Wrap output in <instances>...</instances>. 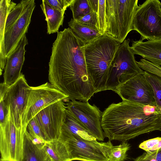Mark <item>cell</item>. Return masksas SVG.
Wrapping results in <instances>:
<instances>
[{
	"mask_svg": "<svg viewBox=\"0 0 161 161\" xmlns=\"http://www.w3.org/2000/svg\"><path fill=\"white\" fill-rule=\"evenodd\" d=\"M31 87L21 73L19 79L8 87L3 98L0 99L3 100L8 107H10L15 125L22 132L21 119Z\"/></svg>",
	"mask_w": 161,
	"mask_h": 161,
	"instance_id": "cell-13",
	"label": "cell"
},
{
	"mask_svg": "<svg viewBox=\"0 0 161 161\" xmlns=\"http://www.w3.org/2000/svg\"><path fill=\"white\" fill-rule=\"evenodd\" d=\"M25 0L21 1L9 13L7 19L5 32L17 20L22 12Z\"/></svg>",
	"mask_w": 161,
	"mask_h": 161,
	"instance_id": "cell-27",
	"label": "cell"
},
{
	"mask_svg": "<svg viewBox=\"0 0 161 161\" xmlns=\"http://www.w3.org/2000/svg\"><path fill=\"white\" fill-rule=\"evenodd\" d=\"M139 147L145 152L159 150L161 148V137H157L144 141L140 143Z\"/></svg>",
	"mask_w": 161,
	"mask_h": 161,
	"instance_id": "cell-30",
	"label": "cell"
},
{
	"mask_svg": "<svg viewBox=\"0 0 161 161\" xmlns=\"http://www.w3.org/2000/svg\"><path fill=\"white\" fill-rule=\"evenodd\" d=\"M44 148L51 161H70L66 147L60 138L46 142Z\"/></svg>",
	"mask_w": 161,
	"mask_h": 161,
	"instance_id": "cell-20",
	"label": "cell"
},
{
	"mask_svg": "<svg viewBox=\"0 0 161 161\" xmlns=\"http://www.w3.org/2000/svg\"><path fill=\"white\" fill-rule=\"evenodd\" d=\"M121 44L104 34L85 46L87 73L95 93L106 90L111 65Z\"/></svg>",
	"mask_w": 161,
	"mask_h": 161,
	"instance_id": "cell-3",
	"label": "cell"
},
{
	"mask_svg": "<svg viewBox=\"0 0 161 161\" xmlns=\"http://www.w3.org/2000/svg\"><path fill=\"white\" fill-rule=\"evenodd\" d=\"M144 74L152 87L156 105L161 114V77L146 71H144Z\"/></svg>",
	"mask_w": 161,
	"mask_h": 161,
	"instance_id": "cell-25",
	"label": "cell"
},
{
	"mask_svg": "<svg viewBox=\"0 0 161 161\" xmlns=\"http://www.w3.org/2000/svg\"><path fill=\"white\" fill-rule=\"evenodd\" d=\"M40 7L47 22V34L58 32L60 26L63 25L65 12L53 8L45 0L42 1Z\"/></svg>",
	"mask_w": 161,
	"mask_h": 161,
	"instance_id": "cell-19",
	"label": "cell"
},
{
	"mask_svg": "<svg viewBox=\"0 0 161 161\" xmlns=\"http://www.w3.org/2000/svg\"><path fill=\"white\" fill-rule=\"evenodd\" d=\"M101 126L110 141H127L140 135L161 131V114L156 105L126 101L112 103L102 113Z\"/></svg>",
	"mask_w": 161,
	"mask_h": 161,
	"instance_id": "cell-2",
	"label": "cell"
},
{
	"mask_svg": "<svg viewBox=\"0 0 161 161\" xmlns=\"http://www.w3.org/2000/svg\"><path fill=\"white\" fill-rule=\"evenodd\" d=\"M1 161H3V160H1Z\"/></svg>",
	"mask_w": 161,
	"mask_h": 161,
	"instance_id": "cell-34",
	"label": "cell"
},
{
	"mask_svg": "<svg viewBox=\"0 0 161 161\" xmlns=\"http://www.w3.org/2000/svg\"><path fill=\"white\" fill-rule=\"evenodd\" d=\"M131 50L134 54L155 64L161 66V40L143 42L142 39L133 41Z\"/></svg>",
	"mask_w": 161,
	"mask_h": 161,
	"instance_id": "cell-16",
	"label": "cell"
},
{
	"mask_svg": "<svg viewBox=\"0 0 161 161\" xmlns=\"http://www.w3.org/2000/svg\"><path fill=\"white\" fill-rule=\"evenodd\" d=\"M28 44L26 34L13 52L7 58L3 74V83L8 86L19 78L25 60V46Z\"/></svg>",
	"mask_w": 161,
	"mask_h": 161,
	"instance_id": "cell-15",
	"label": "cell"
},
{
	"mask_svg": "<svg viewBox=\"0 0 161 161\" xmlns=\"http://www.w3.org/2000/svg\"><path fill=\"white\" fill-rule=\"evenodd\" d=\"M10 110L3 99H0V126H4L6 123Z\"/></svg>",
	"mask_w": 161,
	"mask_h": 161,
	"instance_id": "cell-33",
	"label": "cell"
},
{
	"mask_svg": "<svg viewBox=\"0 0 161 161\" xmlns=\"http://www.w3.org/2000/svg\"><path fill=\"white\" fill-rule=\"evenodd\" d=\"M138 0H106L104 34L122 43L133 30Z\"/></svg>",
	"mask_w": 161,
	"mask_h": 161,
	"instance_id": "cell-4",
	"label": "cell"
},
{
	"mask_svg": "<svg viewBox=\"0 0 161 161\" xmlns=\"http://www.w3.org/2000/svg\"><path fill=\"white\" fill-rule=\"evenodd\" d=\"M114 92L123 101L156 105L153 88L144 74L137 75L123 83Z\"/></svg>",
	"mask_w": 161,
	"mask_h": 161,
	"instance_id": "cell-11",
	"label": "cell"
},
{
	"mask_svg": "<svg viewBox=\"0 0 161 161\" xmlns=\"http://www.w3.org/2000/svg\"><path fill=\"white\" fill-rule=\"evenodd\" d=\"M133 30L148 40H161V3L147 0L139 5L135 13Z\"/></svg>",
	"mask_w": 161,
	"mask_h": 161,
	"instance_id": "cell-8",
	"label": "cell"
},
{
	"mask_svg": "<svg viewBox=\"0 0 161 161\" xmlns=\"http://www.w3.org/2000/svg\"><path fill=\"white\" fill-rule=\"evenodd\" d=\"M73 0H45V1L53 8L65 12L70 6Z\"/></svg>",
	"mask_w": 161,
	"mask_h": 161,
	"instance_id": "cell-32",
	"label": "cell"
},
{
	"mask_svg": "<svg viewBox=\"0 0 161 161\" xmlns=\"http://www.w3.org/2000/svg\"><path fill=\"white\" fill-rule=\"evenodd\" d=\"M68 24L73 32L86 45L103 35L98 30L78 24L73 19H71Z\"/></svg>",
	"mask_w": 161,
	"mask_h": 161,
	"instance_id": "cell-22",
	"label": "cell"
},
{
	"mask_svg": "<svg viewBox=\"0 0 161 161\" xmlns=\"http://www.w3.org/2000/svg\"><path fill=\"white\" fill-rule=\"evenodd\" d=\"M68 96L48 82L36 87L31 86L21 119V128L25 133L31 120L40 111Z\"/></svg>",
	"mask_w": 161,
	"mask_h": 161,
	"instance_id": "cell-7",
	"label": "cell"
},
{
	"mask_svg": "<svg viewBox=\"0 0 161 161\" xmlns=\"http://www.w3.org/2000/svg\"><path fill=\"white\" fill-rule=\"evenodd\" d=\"M85 44L70 28L57 32L49 63V82L60 90L77 94L92 86L87 71Z\"/></svg>",
	"mask_w": 161,
	"mask_h": 161,
	"instance_id": "cell-1",
	"label": "cell"
},
{
	"mask_svg": "<svg viewBox=\"0 0 161 161\" xmlns=\"http://www.w3.org/2000/svg\"><path fill=\"white\" fill-rule=\"evenodd\" d=\"M130 40H125L119 47L112 62L106 90L115 91L118 86L144 71L138 66L129 45Z\"/></svg>",
	"mask_w": 161,
	"mask_h": 161,
	"instance_id": "cell-6",
	"label": "cell"
},
{
	"mask_svg": "<svg viewBox=\"0 0 161 161\" xmlns=\"http://www.w3.org/2000/svg\"><path fill=\"white\" fill-rule=\"evenodd\" d=\"M69 8L75 21L91 11L88 0H73Z\"/></svg>",
	"mask_w": 161,
	"mask_h": 161,
	"instance_id": "cell-24",
	"label": "cell"
},
{
	"mask_svg": "<svg viewBox=\"0 0 161 161\" xmlns=\"http://www.w3.org/2000/svg\"><path fill=\"white\" fill-rule=\"evenodd\" d=\"M64 143L70 161H109L111 141L99 142L97 140H86L62 127L59 137Z\"/></svg>",
	"mask_w": 161,
	"mask_h": 161,
	"instance_id": "cell-5",
	"label": "cell"
},
{
	"mask_svg": "<svg viewBox=\"0 0 161 161\" xmlns=\"http://www.w3.org/2000/svg\"><path fill=\"white\" fill-rule=\"evenodd\" d=\"M130 147L127 141L122 142L119 145L113 146L109 161H124L127 158V152Z\"/></svg>",
	"mask_w": 161,
	"mask_h": 161,
	"instance_id": "cell-26",
	"label": "cell"
},
{
	"mask_svg": "<svg viewBox=\"0 0 161 161\" xmlns=\"http://www.w3.org/2000/svg\"><path fill=\"white\" fill-rule=\"evenodd\" d=\"M64 122L62 127L71 133L88 140H97L67 109Z\"/></svg>",
	"mask_w": 161,
	"mask_h": 161,
	"instance_id": "cell-21",
	"label": "cell"
},
{
	"mask_svg": "<svg viewBox=\"0 0 161 161\" xmlns=\"http://www.w3.org/2000/svg\"><path fill=\"white\" fill-rule=\"evenodd\" d=\"M67 109L96 139L103 141L105 137L101 126L102 113L95 105L88 101L68 100Z\"/></svg>",
	"mask_w": 161,
	"mask_h": 161,
	"instance_id": "cell-10",
	"label": "cell"
},
{
	"mask_svg": "<svg viewBox=\"0 0 161 161\" xmlns=\"http://www.w3.org/2000/svg\"><path fill=\"white\" fill-rule=\"evenodd\" d=\"M44 145H38L34 143L26 131L21 161H51L44 148Z\"/></svg>",
	"mask_w": 161,
	"mask_h": 161,
	"instance_id": "cell-18",
	"label": "cell"
},
{
	"mask_svg": "<svg viewBox=\"0 0 161 161\" xmlns=\"http://www.w3.org/2000/svg\"><path fill=\"white\" fill-rule=\"evenodd\" d=\"M16 4L11 0L0 1V74L4 70L7 60L4 45V34L7 18Z\"/></svg>",
	"mask_w": 161,
	"mask_h": 161,
	"instance_id": "cell-17",
	"label": "cell"
},
{
	"mask_svg": "<svg viewBox=\"0 0 161 161\" xmlns=\"http://www.w3.org/2000/svg\"><path fill=\"white\" fill-rule=\"evenodd\" d=\"M25 134L16 128L10 107L6 124L3 126H0L1 160L21 161Z\"/></svg>",
	"mask_w": 161,
	"mask_h": 161,
	"instance_id": "cell-9",
	"label": "cell"
},
{
	"mask_svg": "<svg viewBox=\"0 0 161 161\" xmlns=\"http://www.w3.org/2000/svg\"><path fill=\"white\" fill-rule=\"evenodd\" d=\"M137 64L144 71L157 75L161 77V66L155 64L143 58L141 59Z\"/></svg>",
	"mask_w": 161,
	"mask_h": 161,
	"instance_id": "cell-29",
	"label": "cell"
},
{
	"mask_svg": "<svg viewBox=\"0 0 161 161\" xmlns=\"http://www.w3.org/2000/svg\"><path fill=\"white\" fill-rule=\"evenodd\" d=\"M35 6V0H25L21 15L5 32L4 45L6 58L16 48L23 36L27 32Z\"/></svg>",
	"mask_w": 161,
	"mask_h": 161,
	"instance_id": "cell-14",
	"label": "cell"
},
{
	"mask_svg": "<svg viewBox=\"0 0 161 161\" xmlns=\"http://www.w3.org/2000/svg\"><path fill=\"white\" fill-rule=\"evenodd\" d=\"M75 21L78 24L98 31L97 16L94 11L91 10L90 13Z\"/></svg>",
	"mask_w": 161,
	"mask_h": 161,
	"instance_id": "cell-28",
	"label": "cell"
},
{
	"mask_svg": "<svg viewBox=\"0 0 161 161\" xmlns=\"http://www.w3.org/2000/svg\"><path fill=\"white\" fill-rule=\"evenodd\" d=\"M134 161H161V148L152 152H145Z\"/></svg>",
	"mask_w": 161,
	"mask_h": 161,
	"instance_id": "cell-31",
	"label": "cell"
},
{
	"mask_svg": "<svg viewBox=\"0 0 161 161\" xmlns=\"http://www.w3.org/2000/svg\"><path fill=\"white\" fill-rule=\"evenodd\" d=\"M66 110L64 101H59L44 108L34 117L47 142L59 138Z\"/></svg>",
	"mask_w": 161,
	"mask_h": 161,
	"instance_id": "cell-12",
	"label": "cell"
},
{
	"mask_svg": "<svg viewBox=\"0 0 161 161\" xmlns=\"http://www.w3.org/2000/svg\"><path fill=\"white\" fill-rule=\"evenodd\" d=\"M91 10L97 14L98 31L102 35L105 31L106 0H88Z\"/></svg>",
	"mask_w": 161,
	"mask_h": 161,
	"instance_id": "cell-23",
	"label": "cell"
}]
</instances>
